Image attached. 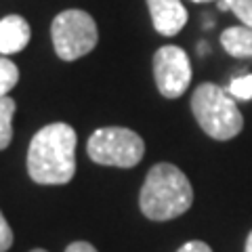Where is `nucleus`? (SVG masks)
Segmentation results:
<instances>
[{
  "label": "nucleus",
  "instance_id": "obj_1",
  "mask_svg": "<svg viewBox=\"0 0 252 252\" xmlns=\"http://www.w3.org/2000/svg\"><path fill=\"white\" fill-rule=\"evenodd\" d=\"M76 130L65 122L42 126L30 141L28 175L38 185H65L76 175Z\"/></svg>",
  "mask_w": 252,
  "mask_h": 252
},
{
  "label": "nucleus",
  "instance_id": "obj_2",
  "mask_svg": "<svg viewBox=\"0 0 252 252\" xmlns=\"http://www.w3.org/2000/svg\"><path fill=\"white\" fill-rule=\"evenodd\" d=\"M193 187L175 164L160 162L149 168L139 193V208L149 220H172L191 208Z\"/></svg>",
  "mask_w": 252,
  "mask_h": 252
},
{
  "label": "nucleus",
  "instance_id": "obj_3",
  "mask_svg": "<svg viewBox=\"0 0 252 252\" xmlns=\"http://www.w3.org/2000/svg\"><path fill=\"white\" fill-rule=\"evenodd\" d=\"M191 112L202 130L217 141H229L244 128V118L235 99L212 82H204L193 91Z\"/></svg>",
  "mask_w": 252,
  "mask_h": 252
},
{
  "label": "nucleus",
  "instance_id": "obj_4",
  "mask_svg": "<svg viewBox=\"0 0 252 252\" xmlns=\"http://www.w3.org/2000/svg\"><path fill=\"white\" fill-rule=\"evenodd\" d=\"M86 152L94 164L101 166L132 168L143 160L145 143L135 130L122 126L97 128L86 143Z\"/></svg>",
  "mask_w": 252,
  "mask_h": 252
},
{
  "label": "nucleus",
  "instance_id": "obj_5",
  "mask_svg": "<svg viewBox=\"0 0 252 252\" xmlns=\"http://www.w3.org/2000/svg\"><path fill=\"white\" fill-rule=\"evenodd\" d=\"M51 38L57 57L63 61H76L89 55L99 40L97 23L86 11L69 9L53 19Z\"/></svg>",
  "mask_w": 252,
  "mask_h": 252
},
{
  "label": "nucleus",
  "instance_id": "obj_6",
  "mask_svg": "<svg viewBox=\"0 0 252 252\" xmlns=\"http://www.w3.org/2000/svg\"><path fill=\"white\" fill-rule=\"evenodd\" d=\"M154 78L162 97L179 99L191 84V61L181 46H162L154 55Z\"/></svg>",
  "mask_w": 252,
  "mask_h": 252
},
{
  "label": "nucleus",
  "instance_id": "obj_7",
  "mask_svg": "<svg viewBox=\"0 0 252 252\" xmlns=\"http://www.w3.org/2000/svg\"><path fill=\"white\" fill-rule=\"evenodd\" d=\"M147 9L158 34L175 36L187 23V11L181 0H147Z\"/></svg>",
  "mask_w": 252,
  "mask_h": 252
},
{
  "label": "nucleus",
  "instance_id": "obj_8",
  "mask_svg": "<svg viewBox=\"0 0 252 252\" xmlns=\"http://www.w3.org/2000/svg\"><path fill=\"white\" fill-rule=\"evenodd\" d=\"M30 23L21 15H6L0 19V53L13 55L30 42Z\"/></svg>",
  "mask_w": 252,
  "mask_h": 252
},
{
  "label": "nucleus",
  "instance_id": "obj_9",
  "mask_svg": "<svg viewBox=\"0 0 252 252\" xmlns=\"http://www.w3.org/2000/svg\"><path fill=\"white\" fill-rule=\"evenodd\" d=\"M223 49L235 59H252V28L233 26L220 34Z\"/></svg>",
  "mask_w": 252,
  "mask_h": 252
},
{
  "label": "nucleus",
  "instance_id": "obj_10",
  "mask_svg": "<svg viewBox=\"0 0 252 252\" xmlns=\"http://www.w3.org/2000/svg\"><path fill=\"white\" fill-rule=\"evenodd\" d=\"M15 101L11 97L0 99V152L6 149L13 141V116H15Z\"/></svg>",
  "mask_w": 252,
  "mask_h": 252
},
{
  "label": "nucleus",
  "instance_id": "obj_11",
  "mask_svg": "<svg viewBox=\"0 0 252 252\" xmlns=\"http://www.w3.org/2000/svg\"><path fill=\"white\" fill-rule=\"evenodd\" d=\"M17 82H19L17 65H15L11 59L0 57V99L9 97V93L17 86Z\"/></svg>",
  "mask_w": 252,
  "mask_h": 252
},
{
  "label": "nucleus",
  "instance_id": "obj_12",
  "mask_svg": "<svg viewBox=\"0 0 252 252\" xmlns=\"http://www.w3.org/2000/svg\"><path fill=\"white\" fill-rule=\"evenodd\" d=\"M227 93H229L233 99L250 101V99H252V74H246V76L235 78V80L229 84Z\"/></svg>",
  "mask_w": 252,
  "mask_h": 252
},
{
  "label": "nucleus",
  "instance_id": "obj_13",
  "mask_svg": "<svg viewBox=\"0 0 252 252\" xmlns=\"http://www.w3.org/2000/svg\"><path fill=\"white\" fill-rule=\"evenodd\" d=\"M229 11L242 21V26L252 28V0H225Z\"/></svg>",
  "mask_w": 252,
  "mask_h": 252
},
{
  "label": "nucleus",
  "instance_id": "obj_14",
  "mask_svg": "<svg viewBox=\"0 0 252 252\" xmlns=\"http://www.w3.org/2000/svg\"><path fill=\"white\" fill-rule=\"evenodd\" d=\"M11 246H13V229L6 223L4 215L0 212V252H6Z\"/></svg>",
  "mask_w": 252,
  "mask_h": 252
},
{
  "label": "nucleus",
  "instance_id": "obj_15",
  "mask_svg": "<svg viewBox=\"0 0 252 252\" xmlns=\"http://www.w3.org/2000/svg\"><path fill=\"white\" fill-rule=\"evenodd\" d=\"M177 252H212V248L202 240H189L181 246Z\"/></svg>",
  "mask_w": 252,
  "mask_h": 252
},
{
  "label": "nucleus",
  "instance_id": "obj_16",
  "mask_svg": "<svg viewBox=\"0 0 252 252\" xmlns=\"http://www.w3.org/2000/svg\"><path fill=\"white\" fill-rule=\"evenodd\" d=\"M65 252H99L91 242H72L65 248Z\"/></svg>",
  "mask_w": 252,
  "mask_h": 252
},
{
  "label": "nucleus",
  "instance_id": "obj_17",
  "mask_svg": "<svg viewBox=\"0 0 252 252\" xmlns=\"http://www.w3.org/2000/svg\"><path fill=\"white\" fill-rule=\"evenodd\" d=\"M244 252H252V231L248 233V238H246V246H244Z\"/></svg>",
  "mask_w": 252,
  "mask_h": 252
},
{
  "label": "nucleus",
  "instance_id": "obj_18",
  "mask_svg": "<svg viewBox=\"0 0 252 252\" xmlns=\"http://www.w3.org/2000/svg\"><path fill=\"white\" fill-rule=\"evenodd\" d=\"M217 6H219L220 11H229V4H227L225 0H217Z\"/></svg>",
  "mask_w": 252,
  "mask_h": 252
},
{
  "label": "nucleus",
  "instance_id": "obj_19",
  "mask_svg": "<svg viewBox=\"0 0 252 252\" xmlns=\"http://www.w3.org/2000/svg\"><path fill=\"white\" fill-rule=\"evenodd\" d=\"M191 2H210V0H191ZM217 2V0H215Z\"/></svg>",
  "mask_w": 252,
  "mask_h": 252
},
{
  "label": "nucleus",
  "instance_id": "obj_20",
  "mask_svg": "<svg viewBox=\"0 0 252 252\" xmlns=\"http://www.w3.org/2000/svg\"><path fill=\"white\" fill-rule=\"evenodd\" d=\"M30 252H46V250H42V248H34V250H30Z\"/></svg>",
  "mask_w": 252,
  "mask_h": 252
}]
</instances>
